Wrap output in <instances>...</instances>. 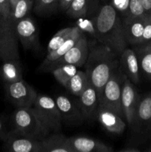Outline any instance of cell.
Masks as SVG:
<instances>
[{
  "mask_svg": "<svg viewBox=\"0 0 151 152\" xmlns=\"http://www.w3.org/2000/svg\"><path fill=\"white\" fill-rule=\"evenodd\" d=\"M89 81L95 88L99 101L104 87L119 67V55L110 48L99 42L90 46L85 64Z\"/></svg>",
  "mask_w": 151,
  "mask_h": 152,
  "instance_id": "cell-1",
  "label": "cell"
},
{
  "mask_svg": "<svg viewBox=\"0 0 151 152\" xmlns=\"http://www.w3.org/2000/svg\"><path fill=\"white\" fill-rule=\"evenodd\" d=\"M95 19L96 40L120 56L128 45L124 39L122 20L118 12L109 2H105L98 9Z\"/></svg>",
  "mask_w": 151,
  "mask_h": 152,
  "instance_id": "cell-2",
  "label": "cell"
},
{
  "mask_svg": "<svg viewBox=\"0 0 151 152\" xmlns=\"http://www.w3.org/2000/svg\"><path fill=\"white\" fill-rule=\"evenodd\" d=\"M11 125L10 130L39 140L52 133L33 106L16 108L11 117Z\"/></svg>",
  "mask_w": 151,
  "mask_h": 152,
  "instance_id": "cell-3",
  "label": "cell"
},
{
  "mask_svg": "<svg viewBox=\"0 0 151 152\" xmlns=\"http://www.w3.org/2000/svg\"><path fill=\"white\" fill-rule=\"evenodd\" d=\"M33 107L50 132H60L63 122L60 111L53 98L38 94Z\"/></svg>",
  "mask_w": 151,
  "mask_h": 152,
  "instance_id": "cell-4",
  "label": "cell"
},
{
  "mask_svg": "<svg viewBox=\"0 0 151 152\" xmlns=\"http://www.w3.org/2000/svg\"><path fill=\"white\" fill-rule=\"evenodd\" d=\"M123 82V73L118 68V71L110 78L104 87L99 105L115 111L124 119L121 108V91Z\"/></svg>",
  "mask_w": 151,
  "mask_h": 152,
  "instance_id": "cell-5",
  "label": "cell"
},
{
  "mask_svg": "<svg viewBox=\"0 0 151 152\" xmlns=\"http://www.w3.org/2000/svg\"><path fill=\"white\" fill-rule=\"evenodd\" d=\"M19 59L18 39L13 23L0 14V60Z\"/></svg>",
  "mask_w": 151,
  "mask_h": 152,
  "instance_id": "cell-6",
  "label": "cell"
},
{
  "mask_svg": "<svg viewBox=\"0 0 151 152\" xmlns=\"http://www.w3.org/2000/svg\"><path fill=\"white\" fill-rule=\"evenodd\" d=\"M7 98L16 108L33 106L38 95L35 89L22 80L5 84Z\"/></svg>",
  "mask_w": 151,
  "mask_h": 152,
  "instance_id": "cell-7",
  "label": "cell"
},
{
  "mask_svg": "<svg viewBox=\"0 0 151 152\" xmlns=\"http://www.w3.org/2000/svg\"><path fill=\"white\" fill-rule=\"evenodd\" d=\"M3 150L7 152H42L41 140L10 130L3 140Z\"/></svg>",
  "mask_w": 151,
  "mask_h": 152,
  "instance_id": "cell-8",
  "label": "cell"
},
{
  "mask_svg": "<svg viewBox=\"0 0 151 152\" xmlns=\"http://www.w3.org/2000/svg\"><path fill=\"white\" fill-rule=\"evenodd\" d=\"M89 50L90 45L84 34L77 42L63 56L51 64L47 68L46 71H52L57 67L66 64L74 65L77 67H82L84 65L88 57Z\"/></svg>",
  "mask_w": 151,
  "mask_h": 152,
  "instance_id": "cell-9",
  "label": "cell"
},
{
  "mask_svg": "<svg viewBox=\"0 0 151 152\" xmlns=\"http://www.w3.org/2000/svg\"><path fill=\"white\" fill-rule=\"evenodd\" d=\"M18 41L27 50H38L40 42L38 31L35 22L30 16L24 18L13 25Z\"/></svg>",
  "mask_w": 151,
  "mask_h": 152,
  "instance_id": "cell-10",
  "label": "cell"
},
{
  "mask_svg": "<svg viewBox=\"0 0 151 152\" xmlns=\"http://www.w3.org/2000/svg\"><path fill=\"white\" fill-rule=\"evenodd\" d=\"M131 129L141 137L151 139V93L140 96Z\"/></svg>",
  "mask_w": 151,
  "mask_h": 152,
  "instance_id": "cell-11",
  "label": "cell"
},
{
  "mask_svg": "<svg viewBox=\"0 0 151 152\" xmlns=\"http://www.w3.org/2000/svg\"><path fill=\"white\" fill-rule=\"evenodd\" d=\"M123 78L124 82L121 91V108L124 120L128 123L129 126L132 128L134 123L136 110L141 96L135 88L134 84L124 74Z\"/></svg>",
  "mask_w": 151,
  "mask_h": 152,
  "instance_id": "cell-12",
  "label": "cell"
},
{
  "mask_svg": "<svg viewBox=\"0 0 151 152\" xmlns=\"http://www.w3.org/2000/svg\"><path fill=\"white\" fill-rule=\"evenodd\" d=\"M54 99L60 111L62 122L76 126L81 124L85 120L78 99H73L65 95H59Z\"/></svg>",
  "mask_w": 151,
  "mask_h": 152,
  "instance_id": "cell-13",
  "label": "cell"
},
{
  "mask_svg": "<svg viewBox=\"0 0 151 152\" xmlns=\"http://www.w3.org/2000/svg\"><path fill=\"white\" fill-rule=\"evenodd\" d=\"M96 119L102 127L113 134H121L126 129L124 118L116 112L99 105Z\"/></svg>",
  "mask_w": 151,
  "mask_h": 152,
  "instance_id": "cell-14",
  "label": "cell"
},
{
  "mask_svg": "<svg viewBox=\"0 0 151 152\" xmlns=\"http://www.w3.org/2000/svg\"><path fill=\"white\" fill-rule=\"evenodd\" d=\"M146 15L139 17L127 16L121 19L124 39L128 45L134 46L142 42Z\"/></svg>",
  "mask_w": 151,
  "mask_h": 152,
  "instance_id": "cell-15",
  "label": "cell"
},
{
  "mask_svg": "<svg viewBox=\"0 0 151 152\" xmlns=\"http://www.w3.org/2000/svg\"><path fill=\"white\" fill-rule=\"evenodd\" d=\"M118 68L133 84L139 83L141 78L140 68L137 56L133 48H126L120 54Z\"/></svg>",
  "mask_w": 151,
  "mask_h": 152,
  "instance_id": "cell-16",
  "label": "cell"
},
{
  "mask_svg": "<svg viewBox=\"0 0 151 152\" xmlns=\"http://www.w3.org/2000/svg\"><path fill=\"white\" fill-rule=\"evenodd\" d=\"M84 34V33L79 29L77 26H75L73 28L72 31L69 37L67 38V39L64 42L63 44L56 49L54 51L51 52L50 53H48L46 56L45 59L43 60L42 63L41 64L39 67L40 71H44L45 72L47 68L50 66L51 64L57 61L58 59H60L62 56H63L77 42L78 39L81 38V36Z\"/></svg>",
  "mask_w": 151,
  "mask_h": 152,
  "instance_id": "cell-17",
  "label": "cell"
},
{
  "mask_svg": "<svg viewBox=\"0 0 151 152\" xmlns=\"http://www.w3.org/2000/svg\"><path fill=\"white\" fill-rule=\"evenodd\" d=\"M78 102L85 120L96 119L99 106V99L96 89L90 83L78 96Z\"/></svg>",
  "mask_w": 151,
  "mask_h": 152,
  "instance_id": "cell-18",
  "label": "cell"
},
{
  "mask_svg": "<svg viewBox=\"0 0 151 152\" xmlns=\"http://www.w3.org/2000/svg\"><path fill=\"white\" fill-rule=\"evenodd\" d=\"M75 152H113V148L98 140L88 137L73 136L69 137Z\"/></svg>",
  "mask_w": 151,
  "mask_h": 152,
  "instance_id": "cell-19",
  "label": "cell"
},
{
  "mask_svg": "<svg viewBox=\"0 0 151 152\" xmlns=\"http://www.w3.org/2000/svg\"><path fill=\"white\" fill-rule=\"evenodd\" d=\"M42 152H75L69 137L59 132H52L41 140Z\"/></svg>",
  "mask_w": 151,
  "mask_h": 152,
  "instance_id": "cell-20",
  "label": "cell"
},
{
  "mask_svg": "<svg viewBox=\"0 0 151 152\" xmlns=\"http://www.w3.org/2000/svg\"><path fill=\"white\" fill-rule=\"evenodd\" d=\"M132 48L137 56L141 73L151 80V40Z\"/></svg>",
  "mask_w": 151,
  "mask_h": 152,
  "instance_id": "cell-21",
  "label": "cell"
},
{
  "mask_svg": "<svg viewBox=\"0 0 151 152\" xmlns=\"http://www.w3.org/2000/svg\"><path fill=\"white\" fill-rule=\"evenodd\" d=\"M0 75L5 84L22 80V68L19 59L3 61L0 68Z\"/></svg>",
  "mask_w": 151,
  "mask_h": 152,
  "instance_id": "cell-22",
  "label": "cell"
},
{
  "mask_svg": "<svg viewBox=\"0 0 151 152\" xmlns=\"http://www.w3.org/2000/svg\"><path fill=\"white\" fill-rule=\"evenodd\" d=\"M90 83L85 71L78 70L76 74L69 80L65 88L74 96H79Z\"/></svg>",
  "mask_w": 151,
  "mask_h": 152,
  "instance_id": "cell-23",
  "label": "cell"
},
{
  "mask_svg": "<svg viewBox=\"0 0 151 152\" xmlns=\"http://www.w3.org/2000/svg\"><path fill=\"white\" fill-rule=\"evenodd\" d=\"M78 71V67L70 64H66L57 67L51 71L53 75L58 83L66 88L69 80L75 75Z\"/></svg>",
  "mask_w": 151,
  "mask_h": 152,
  "instance_id": "cell-24",
  "label": "cell"
},
{
  "mask_svg": "<svg viewBox=\"0 0 151 152\" xmlns=\"http://www.w3.org/2000/svg\"><path fill=\"white\" fill-rule=\"evenodd\" d=\"M93 1L94 0H73L65 13L69 17L75 19L85 16L89 13Z\"/></svg>",
  "mask_w": 151,
  "mask_h": 152,
  "instance_id": "cell-25",
  "label": "cell"
},
{
  "mask_svg": "<svg viewBox=\"0 0 151 152\" xmlns=\"http://www.w3.org/2000/svg\"><path fill=\"white\" fill-rule=\"evenodd\" d=\"M59 7V0H34L33 10L38 16H49Z\"/></svg>",
  "mask_w": 151,
  "mask_h": 152,
  "instance_id": "cell-26",
  "label": "cell"
},
{
  "mask_svg": "<svg viewBox=\"0 0 151 152\" xmlns=\"http://www.w3.org/2000/svg\"><path fill=\"white\" fill-rule=\"evenodd\" d=\"M34 0H20L14 6L11 11L10 21L14 25L16 22L29 16L33 10Z\"/></svg>",
  "mask_w": 151,
  "mask_h": 152,
  "instance_id": "cell-27",
  "label": "cell"
},
{
  "mask_svg": "<svg viewBox=\"0 0 151 152\" xmlns=\"http://www.w3.org/2000/svg\"><path fill=\"white\" fill-rule=\"evenodd\" d=\"M73 27H67L59 30L50 39L47 48V54L59 48L70 34Z\"/></svg>",
  "mask_w": 151,
  "mask_h": 152,
  "instance_id": "cell-28",
  "label": "cell"
},
{
  "mask_svg": "<svg viewBox=\"0 0 151 152\" xmlns=\"http://www.w3.org/2000/svg\"><path fill=\"white\" fill-rule=\"evenodd\" d=\"M76 26L78 27L84 34H88L90 37L96 39V19L94 17L91 19L79 17L76 22Z\"/></svg>",
  "mask_w": 151,
  "mask_h": 152,
  "instance_id": "cell-29",
  "label": "cell"
},
{
  "mask_svg": "<svg viewBox=\"0 0 151 152\" xmlns=\"http://www.w3.org/2000/svg\"><path fill=\"white\" fill-rule=\"evenodd\" d=\"M147 14L145 11L141 0H129V16L139 17Z\"/></svg>",
  "mask_w": 151,
  "mask_h": 152,
  "instance_id": "cell-30",
  "label": "cell"
},
{
  "mask_svg": "<svg viewBox=\"0 0 151 152\" xmlns=\"http://www.w3.org/2000/svg\"><path fill=\"white\" fill-rule=\"evenodd\" d=\"M108 2L118 12L121 19L129 16V0H110Z\"/></svg>",
  "mask_w": 151,
  "mask_h": 152,
  "instance_id": "cell-31",
  "label": "cell"
},
{
  "mask_svg": "<svg viewBox=\"0 0 151 152\" xmlns=\"http://www.w3.org/2000/svg\"><path fill=\"white\" fill-rule=\"evenodd\" d=\"M0 14L6 20L11 22V7L10 0H0Z\"/></svg>",
  "mask_w": 151,
  "mask_h": 152,
  "instance_id": "cell-32",
  "label": "cell"
},
{
  "mask_svg": "<svg viewBox=\"0 0 151 152\" xmlns=\"http://www.w3.org/2000/svg\"><path fill=\"white\" fill-rule=\"evenodd\" d=\"M10 130H7L5 120L3 118H0V140H4L5 139L7 133Z\"/></svg>",
  "mask_w": 151,
  "mask_h": 152,
  "instance_id": "cell-33",
  "label": "cell"
},
{
  "mask_svg": "<svg viewBox=\"0 0 151 152\" xmlns=\"http://www.w3.org/2000/svg\"><path fill=\"white\" fill-rule=\"evenodd\" d=\"M73 0H59V7L63 11H66Z\"/></svg>",
  "mask_w": 151,
  "mask_h": 152,
  "instance_id": "cell-34",
  "label": "cell"
},
{
  "mask_svg": "<svg viewBox=\"0 0 151 152\" xmlns=\"http://www.w3.org/2000/svg\"><path fill=\"white\" fill-rule=\"evenodd\" d=\"M145 11L148 14H151V0H141Z\"/></svg>",
  "mask_w": 151,
  "mask_h": 152,
  "instance_id": "cell-35",
  "label": "cell"
},
{
  "mask_svg": "<svg viewBox=\"0 0 151 152\" xmlns=\"http://www.w3.org/2000/svg\"><path fill=\"white\" fill-rule=\"evenodd\" d=\"M119 152H139L140 151V150L139 148H134V147H131V148H123L118 151Z\"/></svg>",
  "mask_w": 151,
  "mask_h": 152,
  "instance_id": "cell-36",
  "label": "cell"
},
{
  "mask_svg": "<svg viewBox=\"0 0 151 152\" xmlns=\"http://www.w3.org/2000/svg\"><path fill=\"white\" fill-rule=\"evenodd\" d=\"M19 1H20V0H10V7H11V11H12V10H13V7H14V6L16 5V3H17Z\"/></svg>",
  "mask_w": 151,
  "mask_h": 152,
  "instance_id": "cell-37",
  "label": "cell"
},
{
  "mask_svg": "<svg viewBox=\"0 0 151 152\" xmlns=\"http://www.w3.org/2000/svg\"><path fill=\"white\" fill-rule=\"evenodd\" d=\"M102 1H105V2H108V1H110V0H102Z\"/></svg>",
  "mask_w": 151,
  "mask_h": 152,
  "instance_id": "cell-38",
  "label": "cell"
},
{
  "mask_svg": "<svg viewBox=\"0 0 151 152\" xmlns=\"http://www.w3.org/2000/svg\"><path fill=\"white\" fill-rule=\"evenodd\" d=\"M147 151H151V146H150V148H149V149H148V150H147Z\"/></svg>",
  "mask_w": 151,
  "mask_h": 152,
  "instance_id": "cell-39",
  "label": "cell"
}]
</instances>
